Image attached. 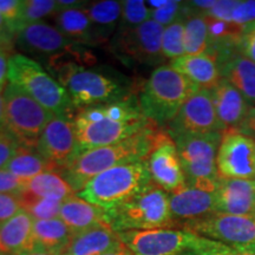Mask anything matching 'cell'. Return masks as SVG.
Masks as SVG:
<instances>
[{
	"instance_id": "obj_15",
	"label": "cell",
	"mask_w": 255,
	"mask_h": 255,
	"mask_svg": "<svg viewBox=\"0 0 255 255\" xmlns=\"http://www.w3.org/2000/svg\"><path fill=\"white\" fill-rule=\"evenodd\" d=\"M37 150L62 173L79 154L72 117L55 115L41 132Z\"/></svg>"
},
{
	"instance_id": "obj_20",
	"label": "cell",
	"mask_w": 255,
	"mask_h": 255,
	"mask_svg": "<svg viewBox=\"0 0 255 255\" xmlns=\"http://www.w3.org/2000/svg\"><path fill=\"white\" fill-rule=\"evenodd\" d=\"M222 79H226L250 104L255 107V63L242 56L238 49L216 56Z\"/></svg>"
},
{
	"instance_id": "obj_50",
	"label": "cell",
	"mask_w": 255,
	"mask_h": 255,
	"mask_svg": "<svg viewBox=\"0 0 255 255\" xmlns=\"http://www.w3.org/2000/svg\"><path fill=\"white\" fill-rule=\"evenodd\" d=\"M19 255H57L56 253H52V252H47L43 250H32L28 252H24V253Z\"/></svg>"
},
{
	"instance_id": "obj_8",
	"label": "cell",
	"mask_w": 255,
	"mask_h": 255,
	"mask_svg": "<svg viewBox=\"0 0 255 255\" xmlns=\"http://www.w3.org/2000/svg\"><path fill=\"white\" fill-rule=\"evenodd\" d=\"M105 213L109 226L117 233L176 226L170 212L169 194L155 184Z\"/></svg>"
},
{
	"instance_id": "obj_41",
	"label": "cell",
	"mask_w": 255,
	"mask_h": 255,
	"mask_svg": "<svg viewBox=\"0 0 255 255\" xmlns=\"http://www.w3.org/2000/svg\"><path fill=\"white\" fill-rule=\"evenodd\" d=\"M238 2L239 0H216L214 6L202 14L226 21V23H232L233 11Z\"/></svg>"
},
{
	"instance_id": "obj_39",
	"label": "cell",
	"mask_w": 255,
	"mask_h": 255,
	"mask_svg": "<svg viewBox=\"0 0 255 255\" xmlns=\"http://www.w3.org/2000/svg\"><path fill=\"white\" fill-rule=\"evenodd\" d=\"M20 210L23 207L18 193L0 194V225L13 218Z\"/></svg>"
},
{
	"instance_id": "obj_2",
	"label": "cell",
	"mask_w": 255,
	"mask_h": 255,
	"mask_svg": "<svg viewBox=\"0 0 255 255\" xmlns=\"http://www.w3.org/2000/svg\"><path fill=\"white\" fill-rule=\"evenodd\" d=\"M167 132L152 122L123 141L81 152L60 174L78 194L92 178L108 169L145 161Z\"/></svg>"
},
{
	"instance_id": "obj_17",
	"label": "cell",
	"mask_w": 255,
	"mask_h": 255,
	"mask_svg": "<svg viewBox=\"0 0 255 255\" xmlns=\"http://www.w3.org/2000/svg\"><path fill=\"white\" fill-rule=\"evenodd\" d=\"M145 162L152 183L168 194L177 193L187 187L176 144L169 132L158 142Z\"/></svg>"
},
{
	"instance_id": "obj_25",
	"label": "cell",
	"mask_w": 255,
	"mask_h": 255,
	"mask_svg": "<svg viewBox=\"0 0 255 255\" xmlns=\"http://www.w3.org/2000/svg\"><path fill=\"white\" fill-rule=\"evenodd\" d=\"M34 250L33 219L25 210L0 225V254L19 255Z\"/></svg>"
},
{
	"instance_id": "obj_45",
	"label": "cell",
	"mask_w": 255,
	"mask_h": 255,
	"mask_svg": "<svg viewBox=\"0 0 255 255\" xmlns=\"http://www.w3.org/2000/svg\"><path fill=\"white\" fill-rule=\"evenodd\" d=\"M12 55L9 53V49L0 47V88H6L8 75V60Z\"/></svg>"
},
{
	"instance_id": "obj_52",
	"label": "cell",
	"mask_w": 255,
	"mask_h": 255,
	"mask_svg": "<svg viewBox=\"0 0 255 255\" xmlns=\"http://www.w3.org/2000/svg\"><path fill=\"white\" fill-rule=\"evenodd\" d=\"M253 27H254V26H253ZM251 28H252V27H251Z\"/></svg>"
},
{
	"instance_id": "obj_49",
	"label": "cell",
	"mask_w": 255,
	"mask_h": 255,
	"mask_svg": "<svg viewBox=\"0 0 255 255\" xmlns=\"http://www.w3.org/2000/svg\"><path fill=\"white\" fill-rule=\"evenodd\" d=\"M103 255H132V254H131V252L128 250V248L124 246V244H123L122 247L117 248V250H115L113 252H109V253H105Z\"/></svg>"
},
{
	"instance_id": "obj_23",
	"label": "cell",
	"mask_w": 255,
	"mask_h": 255,
	"mask_svg": "<svg viewBox=\"0 0 255 255\" xmlns=\"http://www.w3.org/2000/svg\"><path fill=\"white\" fill-rule=\"evenodd\" d=\"M169 66L187 77L201 90H213L222 79L218 59L212 55H184L171 60Z\"/></svg>"
},
{
	"instance_id": "obj_53",
	"label": "cell",
	"mask_w": 255,
	"mask_h": 255,
	"mask_svg": "<svg viewBox=\"0 0 255 255\" xmlns=\"http://www.w3.org/2000/svg\"><path fill=\"white\" fill-rule=\"evenodd\" d=\"M0 255H1V254H0Z\"/></svg>"
},
{
	"instance_id": "obj_43",
	"label": "cell",
	"mask_w": 255,
	"mask_h": 255,
	"mask_svg": "<svg viewBox=\"0 0 255 255\" xmlns=\"http://www.w3.org/2000/svg\"><path fill=\"white\" fill-rule=\"evenodd\" d=\"M26 181L27 180L17 177L5 169H1L0 170V194L20 193L24 189Z\"/></svg>"
},
{
	"instance_id": "obj_16",
	"label": "cell",
	"mask_w": 255,
	"mask_h": 255,
	"mask_svg": "<svg viewBox=\"0 0 255 255\" xmlns=\"http://www.w3.org/2000/svg\"><path fill=\"white\" fill-rule=\"evenodd\" d=\"M216 131L222 132L209 90H199L191 96L168 126L171 136Z\"/></svg>"
},
{
	"instance_id": "obj_24",
	"label": "cell",
	"mask_w": 255,
	"mask_h": 255,
	"mask_svg": "<svg viewBox=\"0 0 255 255\" xmlns=\"http://www.w3.org/2000/svg\"><path fill=\"white\" fill-rule=\"evenodd\" d=\"M59 218L71 229L73 234L101 226H109L107 213L100 207L82 199L77 194L62 203Z\"/></svg>"
},
{
	"instance_id": "obj_40",
	"label": "cell",
	"mask_w": 255,
	"mask_h": 255,
	"mask_svg": "<svg viewBox=\"0 0 255 255\" xmlns=\"http://www.w3.org/2000/svg\"><path fill=\"white\" fill-rule=\"evenodd\" d=\"M197 255H255V251L235 248L221 242L207 239L205 246Z\"/></svg>"
},
{
	"instance_id": "obj_5",
	"label": "cell",
	"mask_w": 255,
	"mask_h": 255,
	"mask_svg": "<svg viewBox=\"0 0 255 255\" xmlns=\"http://www.w3.org/2000/svg\"><path fill=\"white\" fill-rule=\"evenodd\" d=\"M152 184L146 162L139 161L108 169L92 178L77 195L108 212Z\"/></svg>"
},
{
	"instance_id": "obj_10",
	"label": "cell",
	"mask_w": 255,
	"mask_h": 255,
	"mask_svg": "<svg viewBox=\"0 0 255 255\" xmlns=\"http://www.w3.org/2000/svg\"><path fill=\"white\" fill-rule=\"evenodd\" d=\"M120 238L132 255H197L207 238L175 228L119 233Z\"/></svg>"
},
{
	"instance_id": "obj_22",
	"label": "cell",
	"mask_w": 255,
	"mask_h": 255,
	"mask_svg": "<svg viewBox=\"0 0 255 255\" xmlns=\"http://www.w3.org/2000/svg\"><path fill=\"white\" fill-rule=\"evenodd\" d=\"M170 212L176 226L180 222L199 219L216 212L215 193L184 187L177 193L169 194Z\"/></svg>"
},
{
	"instance_id": "obj_12",
	"label": "cell",
	"mask_w": 255,
	"mask_h": 255,
	"mask_svg": "<svg viewBox=\"0 0 255 255\" xmlns=\"http://www.w3.org/2000/svg\"><path fill=\"white\" fill-rule=\"evenodd\" d=\"M14 41L19 49L31 57L46 59L47 65L66 55L82 59L78 44L68 39L56 26L44 21L23 25L15 32Z\"/></svg>"
},
{
	"instance_id": "obj_34",
	"label": "cell",
	"mask_w": 255,
	"mask_h": 255,
	"mask_svg": "<svg viewBox=\"0 0 255 255\" xmlns=\"http://www.w3.org/2000/svg\"><path fill=\"white\" fill-rule=\"evenodd\" d=\"M59 8L58 1L53 0H25L21 2V26L39 23L51 15L55 17Z\"/></svg>"
},
{
	"instance_id": "obj_6",
	"label": "cell",
	"mask_w": 255,
	"mask_h": 255,
	"mask_svg": "<svg viewBox=\"0 0 255 255\" xmlns=\"http://www.w3.org/2000/svg\"><path fill=\"white\" fill-rule=\"evenodd\" d=\"M171 138L176 144L186 186L215 193L221 180L216 161L222 132L180 133Z\"/></svg>"
},
{
	"instance_id": "obj_21",
	"label": "cell",
	"mask_w": 255,
	"mask_h": 255,
	"mask_svg": "<svg viewBox=\"0 0 255 255\" xmlns=\"http://www.w3.org/2000/svg\"><path fill=\"white\" fill-rule=\"evenodd\" d=\"M120 234L109 226L76 233L57 255H103L122 247Z\"/></svg>"
},
{
	"instance_id": "obj_30",
	"label": "cell",
	"mask_w": 255,
	"mask_h": 255,
	"mask_svg": "<svg viewBox=\"0 0 255 255\" xmlns=\"http://www.w3.org/2000/svg\"><path fill=\"white\" fill-rule=\"evenodd\" d=\"M4 169L23 180H30L46 171H57L55 165L50 163L37 150V148H25V146H20L15 151L13 157L9 159Z\"/></svg>"
},
{
	"instance_id": "obj_38",
	"label": "cell",
	"mask_w": 255,
	"mask_h": 255,
	"mask_svg": "<svg viewBox=\"0 0 255 255\" xmlns=\"http://www.w3.org/2000/svg\"><path fill=\"white\" fill-rule=\"evenodd\" d=\"M232 23L241 26L244 32L255 26V1H239L232 14Z\"/></svg>"
},
{
	"instance_id": "obj_7",
	"label": "cell",
	"mask_w": 255,
	"mask_h": 255,
	"mask_svg": "<svg viewBox=\"0 0 255 255\" xmlns=\"http://www.w3.org/2000/svg\"><path fill=\"white\" fill-rule=\"evenodd\" d=\"M7 79L53 115L72 117L75 113L65 88L30 57L21 53L9 57Z\"/></svg>"
},
{
	"instance_id": "obj_11",
	"label": "cell",
	"mask_w": 255,
	"mask_h": 255,
	"mask_svg": "<svg viewBox=\"0 0 255 255\" xmlns=\"http://www.w3.org/2000/svg\"><path fill=\"white\" fill-rule=\"evenodd\" d=\"M183 231L242 250L255 251V218L212 213L202 218L180 222Z\"/></svg>"
},
{
	"instance_id": "obj_37",
	"label": "cell",
	"mask_w": 255,
	"mask_h": 255,
	"mask_svg": "<svg viewBox=\"0 0 255 255\" xmlns=\"http://www.w3.org/2000/svg\"><path fill=\"white\" fill-rule=\"evenodd\" d=\"M21 2L19 0H0V14L13 36L21 26Z\"/></svg>"
},
{
	"instance_id": "obj_1",
	"label": "cell",
	"mask_w": 255,
	"mask_h": 255,
	"mask_svg": "<svg viewBox=\"0 0 255 255\" xmlns=\"http://www.w3.org/2000/svg\"><path fill=\"white\" fill-rule=\"evenodd\" d=\"M72 120L79 154L123 141L152 123L142 113L138 97L133 95L111 103L75 110Z\"/></svg>"
},
{
	"instance_id": "obj_27",
	"label": "cell",
	"mask_w": 255,
	"mask_h": 255,
	"mask_svg": "<svg viewBox=\"0 0 255 255\" xmlns=\"http://www.w3.org/2000/svg\"><path fill=\"white\" fill-rule=\"evenodd\" d=\"M88 17L94 25L98 43L109 41L115 31L119 27L122 17V1L115 0H101L91 1L84 5Z\"/></svg>"
},
{
	"instance_id": "obj_18",
	"label": "cell",
	"mask_w": 255,
	"mask_h": 255,
	"mask_svg": "<svg viewBox=\"0 0 255 255\" xmlns=\"http://www.w3.org/2000/svg\"><path fill=\"white\" fill-rule=\"evenodd\" d=\"M210 94L221 131H241L253 105L248 103L246 98L226 79H221V82L210 90Z\"/></svg>"
},
{
	"instance_id": "obj_35",
	"label": "cell",
	"mask_w": 255,
	"mask_h": 255,
	"mask_svg": "<svg viewBox=\"0 0 255 255\" xmlns=\"http://www.w3.org/2000/svg\"><path fill=\"white\" fill-rule=\"evenodd\" d=\"M151 19V9L142 0L122 1V17L117 30L135 28Z\"/></svg>"
},
{
	"instance_id": "obj_4",
	"label": "cell",
	"mask_w": 255,
	"mask_h": 255,
	"mask_svg": "<svg viewBox=\"0 0 255 255\" xmlns=\"http://www.w3.org/2000/svg\"><path fill=\"white\" fill-rule=\"evenodd\" d=\"M199 90V87L171 66L161 65L143 84L138 101L146 119L159 127H168L183 104Z\"/></svg>"
},
{
	"instance_id": "obj_47",
	"label": "cell",
	"mask_w": 255,
	"mask_h": 255,
	"mask_svg": "<svg viewBox=\"0 0 255 255\" xmlns=\"http://www.w3.org/2000/svg\"><path fill=\"white\" fill-rule=\"evenodd\" d=\"M11 36H13V34L9 31L7 24L5 23L4 18L0 14V47H6V49H8L9 43H11V41H9V37Z\"/></svg>"
},
{
	"instance_id": "obj_46",
	"label": "cell",
	"mask_w": 255,
	"mask_h": 255,
	"mask_svg": "<svg viewBox=\"0 0 255 255\" xmlns=\"http://www.w3.org/2000/svg\"><path fill=\"white\" fill-rule=\"evenodd\" d=\"M242 133H246L248 136H252L255 138V107H252L248 116L245 122L244 127H242L241 131Z\"/></svg>"
},
{
	"instance_id": "obj_13",
	"label": "cell",
	"mask_w": 255,
	"mask_h": 255,
	"mask_svg": "<svg viewBox=\"0 0 255 255\" xmlns=\"http://www.w3.org/2000/svg\"><path fill=\"white\" fill-rule=\"evenodd\" d=\"M164 27L155 20L145 21L135 28L117 30L113 50L121 58L155 65L164 59L162 55V36Z\"/></svg>"
},
{
	"instance_id": "obj_44",
	"label": "cell",
	"mask_w": 255,
	"mask_h": 255,
	"mask_svg": "<svg viewBox=\"0 0 255 255\" xmlns=\"http://www.w3.org/2000/svg\"><path fill=\"white\" fill-rule=\"evenodd\" d=\"M237 49L242 56L255 63V26L244 32Z\"/></svg>"
},
{
	"instance_id": "obj_36",
	"label": "cell",
	"mask_w": 255,
	"mask_h": 255,
	"mask_svg": "<svg viewBox=\"0 0 255 255\" xmlns=\"http://www.w3.org/2000/svg\"><path fill=\"white\" fill-rule=\"evenodd\" d=\"M184 2L182 1H167L159 8L151 9V19L156 23L167 27L178 20L184 13Z\"/></svg>"
},
{
	"instance_id": "obj_28",
	"label": "cell",
	"mask_w": 255,
	"mask_h": 255,
	"mask_svg": "<svg viewBox=\"0 0 255 255\" xmlns=\"http://www.w3.org/2000/svg\"><path fill=\"white\" fill-rule=\"evenodd\" d=\"M73 232L60 218L33 220L34 250L57 253L68 244Z\"/></svg>"
},
{
	"instance_id": "obj_33",
	"label": "cell",
	"mask_w": 255,
	"mask_h": 255,
	"mask_svg": "<svg viewBox=\"0 0 255 255\" xmlns=\"http://www.w3.org/2000/svg\"><path fill=\"white\" fill-rule=\"evenodd\" d=\"M162 55L164 59L174 60L184 53V13L178 20L164 27L162 36Z\"/></svg>"
},
{
	"instance_id": "obj_26",
	"label": "cell",
	"mask_w": 255,
	"mask_h": 255,
	"mask_svg": "<svg viewBox=\"0 0 255 255\" xmlns=\"http://www.w3.org/2000/svg\"><path fill=\"white\" fill-rule=\"evenodd\" d=\"M55 20L56 27L73 43L89 45L100 44L84 5L77 7H60L55 15Z\"/></svg>"
},
{
	"instance_id": "obj_29",
	"label": "cell",
	"mask_w": 255,
	"mask_h": 255,
	"mask_svg": "<svg viewBox=\"0 0 255 255\" xmlns=\"http://www.w3.org/2000/svg\"><path fill=\"white\" fill-rule=\"evenodd\" d=\"M21 191L37 197L58 200L60 202H64L69 197L76 195V191L63 177V175H60L59 171H46L30 178L26 181Z\"/></svg>"
},
{
	"instance_id": "obj_31",
	"label": "cell",
	"mask_w": 255,
	"mask_h": 255,
	"mask_svg": "<svg viewBox=\"0 0 255 255\" xmlns=\"http://www.w3.org/2000/svg\"><path fill=\"white\" fill-rule=\"evenodd\" d=\"M208 25L200 12H186L184 5V53L189 56L210 55Z\"/></svg>"
},
{
	"instance_id": "obj_32",
	"label": "cell",
	"mask_w": 255,
	"mask_h": 255,
	"mask_svg": "<svg viewBox=\"0 0 255 255\" xmlns=\"http://www.w3.org/2000/svg\"><path fill=\"white\" fill-rule=\"evenodd\" d=\"M19 197L21 201L23 210L27 213L33 220H49L59 218V212L62 203L58 200L37 197L30 194L20 191Z\"/></svg>"
},
{
	"instance_id": "obj_3",
	"label": "cell",
	"mask_w": 255,
	"mask_h": 255,
	"mask_svg": "<svg viewBox=\"0 0 255 255\" xmlns=\"http://www.w3.org/2000/svg\"><path fill=\"white\" fill-rule=\"evenodd\" d=\"M49 68L68 91L75 110L111 103L132 96V92L116 78L104 72L85 69L76 60L58 59L50 63Z\"/></svg>"
},
{
	"instance_id": "obj_19",
	"label": "cell",
	"mask_w": 255,
	"mask_h": 255,
	"mask_svg": "<svg viewBox=\"0 0 255 255\" xmlns=\"http://www.w3.org/2000/svg\"><path fill=\"white\" fill-rule=\"evenodd\" d=\"M215 197L218 213L255 218V180L221 178Z\"/></svg>"
},
{
	"instance_id": "obj_51",
	"label": "cell",
	"mask_w": 255,
	"mask_h": 255,
	"mask_svg": "<svg viewBox=\"0 0 255 255\" xmlns=\"http://www.w3.org/2000/svg\"><path fill=\"white\" fill-rule=\"evenodd\" d=\"M183 255H190V254H183Z\"/></svg>"
},
{
	"instance_id": "obj_48",
	"label": "cell",
	"mask_w": 255,
	"mask_h": 255,
	"mask_svg": "<svg viewBox=\"0 0 255 255\" xmlns=\"http://www.w3.org/2000/svg\"><path fill=\"white\" fill-rule=\"evenodd\" d=\"M4 90L0 88V132L5 131V115H4Z\"/></svg>"
},
{
	"instance_id": "obj_9",
	"label": "cell",
	"mask_w": 255,
	"mask_h": 255,
	"mask_svg": "<svg viewBox=\"0 0 255 255\" xmlns=\"http://www.w3.org/2000/svg\"><path fill=\"white\" fill-rule=\"evenodd\" d=\"M4 115L5 130L25 148H37L41 132L55 116L11 83L4 90Z\"/></svg>"
},
{
	"instance_id": "obj_42",
	"label": "cell",
	"mask_w": 255,
	"mask_h": 255,
	"mask_svg": "<svg viewBox=\"0 0 255 255\" xmlns=\"http://www.w3.org/2000/svg\"><path fill=\"white\" fill-rule=\"evenodd\" d=\"M19 148L20 144L6 130L0 132V170L4 169Z\"/></svg>"
},
{
	"instance_id": "obj_14",
	"label": "cell",
	"mask_w": 255,
	"mask_h": 255,
	"mask_svg": "<svg viewBox=\"0 0 255 255\" xmlns=\"http://www.w3.org/2000/svg\"><path fill=\"white\" fill-rule=\"evenodd\" d=\"M221 178L255 180V138L235 130L222 132L218 151Z\"/></svg>"
}]
</instances>
